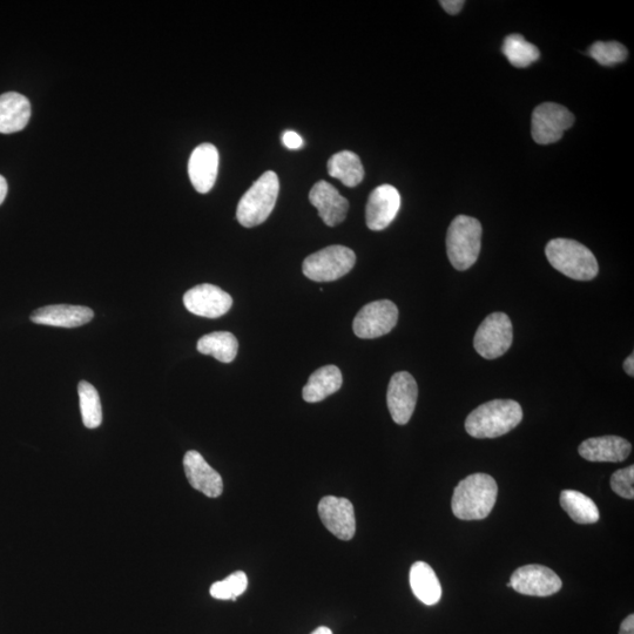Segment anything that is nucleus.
Wrapping results in <instances>:
<instances>
[{
  "instance_id": "obj_1",
  "label": "nucleus",
  "mask_w": 634,
  "mask_h": 634,
  "mask_svg": "<svg viewBox=\"0 0 634 634\" xmlns=\"http://www.w3.org/2000/svg\"><path fill=\"white\" fill-rule=\"evenodd\" d=\"M498 495L497 483L487 474H474L457 485L451 508L462 521H481L494 509Z\"/></svg>"
},
{
  "instance_id": "obj_2",
  "label": "nucleus",
  "mask_w": 634,
  "mask_h": 634,
  "mask_svg": "<svg viewBox=\"0 0 634 634\" xmlns=\"http://www.w3.org/2000/svg\"><path fill=\"white\" fill-rule=\"evenodd\" d=\"M523 420L521 404L494 400L476 408L465 421V430L475 438H497L510 433Z\"/></svg>"
},
{
  "instance_id": "obj_3",
  "label": "nucleus",
  "mask_w": 634,
  "mask_h": 634,
  "mask_svg": "<svg viewBox=\"0 0 634 634\" xmlns=\"http://www.w3.org/2000/svg\"><path fill=\"white\" fill-rule=\"evenodd\" d=\"M545 254L551 266L570 279L591 281L598 275L599 266L596 256L578 241L551 240L545 248Z\"/></svg>"
},
{
  "instance_id": "obj_4",
  "label": "nucleus",
  "mask_w": 634,
  "mask_h": 634,
  "mask_svg": "<svg viewBox=\"0 0 634 634\" xmlns=\"http://www.w3.org/2000/svg\"><path fill=\"white\" fill-rule=\"evenodd\" d=\"M279 192L278 175L271 171L263 173L239 202L236 218L240 225L252 228L263 224L272 214Z\"/></svg>"
},
{
  "instance_id": "obj_5",
  "label": "nucleus",
  "mask_w": 634,
  "mask_h": 634,
  "mask_svg": "<svg viewBox=\"0 0 634 634\" xmlns=\"http://www.w3.org/2000/svg\"><path fill=\"white\" fill-rule=\"evenodd\" d=\"M482 225L475 218L458 215L451 222L447 235V252L457 271H467L475 265L481 253Z\"/></svg>"
},
{
  "instance_id": "obj_6",
  "label": "nucleus",
  "mask_w": 634,
  "mask_h": 634,
  "mask_svg": "<svg viewBox=\"0 0 634 634\" xmlns=\"http://www.w3.org/2000/svg\"><path fill=\"white\" fill-rule=\"evenodd\" d=\"M356 255L345 246H330L309 255L303 261L302 271L315 282H332L342 278L354 268Z\"/></svg>"
},
{
  "instance_id": "obj_7",
  "label": "nucleus",
  "mask_w": 634,
  "mask_h": 634,
  "mask_svg": "<svg viewBox=\"0 0 634 634\" xmlns=\"http://www.w3.org/2000/svg\"><path fill=\"white\" fill-rule=\"evenodd\" d=\"M514 340V329L509 316L494 313L487 316L478 327L474 346L484 359L495 360L508 352Z\"/></svg>"
},
{
  "instance_id": "obj_8",
  "label": "nucleus",
  "mask_w": 634,
  "mask_h": 634,
  "mask_svg": "<svg viewBox=\"0 0 634 634\" xmlns=\"http://www.w3.org/2000/svg\"><path fill=\"white\" fill-rule=\"evenodd\" d=\"M575 123V116L566 107L544 103L532 113V138L539 145L557 143Z\"/></svg>"
},
{
  "instance_id": "obj_9",
  "label": "nucleus",
  "mask_w": 634,
  "mask_h": 634,
  "mask_svg": "<svg viewBox=\"0 0 634 634\" xmlns=\"http://www.w3.org/2000/svg\"><path fill=\"white\" fill-rule=\"evenodd\" d=\"M399 321V309L394 302L380 300L368 303L355 316L354 333L360 339L372 340L387 335Z\"/></svg>"
},
{
  "instance_id": "obj_10",
  "label": "nucleus",
  "mask_w": 634,
  "mask_h": 634,
  "mask_svg": "<svg viewBox=\"0 0 634 634\" xmlns=\"http://www.w3.org/2000/svg\"><path fill=\"white\" fill-rule=\"evenodd\" d=\"M511 589L525 596L549 597L561 591L563 583L555 571L546 566L531 564L512 573Z\"/></svg>"
},
{
  "instance_id": "obj_11",
  "label": "nucleus",
  "mask_w": 634,
  "mask_h": 634,
  "mask_svg": "<svg viewBox=\"0 0 634 634\" xmlns=\"http://www.w3.org/2000/svg\"><path fill=\"white\" fill-rule=\"evenodd\" d=\"M184 305L194 315L218 319L229 312L233 306L232 296L213 285H199L184 295Z\"/></svg>"
},
{
  "instance_id": "obj_12",
  "label": "nucleus",
  "mask_w": 634,
  "mask_h": 634,
  "mask_svg": "<svg viewBox=\"0 0 634 634\" xmlns=\"http://www.w3.org/2000/svg\"><path fill=\"white\" fill-rule=\"evenodd\" d=\"M319 515L323 525L335 537L342 541H350L355 536V511L349 499L335 496L323 497L319 504Z\"/></svg>"
},
{
  "instance_id": "obj_13",
  "label": "nucleus",
  "mask_w": 634,
  "mask_h": 634,
  "mask_svg": "<svg viewBox=\"0 0 634 634\" xmlns=\"http://www.w3.org/2000/svg\"><path fill=\"white\" fill-rule=\"evenodd\" d=\"M418 397V387L413 376L407 372L396 373L391 377L387 403L395 423L404 426L413 416Z\"/></svg>"
},
{
  "instance_id": "obj_14",
  "label": "nucleus",
  "mask_w": 634,
  "mask_h": 634,
  "mask_svg": "<svg viewBox=\"0 0 634 634\" xmlns=\"http://www.w3.org/2000/svg\"><path fill=\"white\" fill-rule=\"evenodd\" d=\"M401 208V195L394 186L382 185L370 194L366 207L367 226L372 231L386 229Z\"/></svg>"
},
{
  "instance_id": "obj_15",
  "label": "nucleus",
  "mask_w": 634,
  "mask_h": 634,
  "mask_svg": "<svg viewBox=\"0 0 634 634\" xmlns=\"http://www.w3.org/2000/svg\"><path fill=\"white\" fill-rule=\"evenodd\" d=\"M219 171V152L212 144H202L193 151L188 174L193 187L201 194L212 190Z\"/></svg>"
},
{
  "instance_id": "obj_16",
  "label": "nucleus",
  "mask_w": 634,
  "mask_h": 634,
  "mask_svg": "<svg viewBox=\"0 0 634 634\" xmlns=\"http://www.w3.org/2000/svg\"><path fill=\"white\" fill-rule=\"evenodd\" d=\"M309 200L329 227L340 225L347 218L348 200L327 181H319L309 193Z\"/></svg>"
},
{
  "instance_id": "obj_17",
  "label": "nucleus",
  "mask_w": 634,
  "mask_h": 634,
  "mask_svg": "<svg viewBox=\"0 0 634 634\" xmlns=\"http://www.w3.org/2000/svg\"><path fill=\"white\" fill-rule=\"evenodd\" d=\"M184 468L187 480L195 490L209 498H217L224 492V482L219 472L198 451H188L184 457Z\"/></svg>"
},
{
  "instance_id": "obj_18",
  "label": "nucleus",
  "mask_w": 634,
  "mask_h": 634,
  "mask_svg": "<svg viewBox=\"0 0 634 634\" xmlns=\"http://www.w3.org/2000/svg\"><path fill=\"white\" fill-rule=\"evenodd\" d=\"M632 445L623 437H593L579 445V455L590 462L618 463L630 456Z\"/></svg>"
},
{
  "instance_id": "obj_19",
  "label": "nucleus",
  "mask_w": 634,
  "mask_h": 634,
  "mask_svg": "<svg viewBox=\"0 0 634 634\" xmlns=\"http://www.w3.org/2000/svg\"><path fill=\"white\" fill-rule=\"evenodd\" d=\"M93 316V310L84 306L53 305L37 309L31 321L42 326L77 328L92 321Z\"/></svg>"
},
{
  "instance_id": "obj_20",
  "label": "nucleus",
  "mask_w": 634,
  "mask_h": 634,
  "mask_svg": "<svg viewBox=\"0 0 634 634\" xmlns=\"http://www.w3.org/2000/svg\"><path fill=\"white\" fill-rule=\"evenodd\" d=\"M31 104L23 94L8 92L0 96V133L23 131L31 118Z\"/></svg>"
},
{
  "instance_id": "obj_21",
  "label": "nucleus",
  "mask_w": 634,
  "mask_h": 634,
  "mask_svg": "<svg viewBox=\"0 0 634 634\" xmlns=\"http://www.w3.org/2000/svg\"><path fill=\"white\" fill-rule=\"evenodd\" d=\"M342 373L336 366H326L317 369L309 377L308 383L303 388V400L308 403H317L327 399L342 387Z\"/></svg>"
},
{
  "instance_id": "obj_22",
  "label": "nucleus",
  "mask_w": 634,
  "mask_h": 634,
  "mask_svg": "<svg viewBox=\"0 0 634 634\" xmlns=\"http://www.w3.org/2000/svg\"><path fill=\"white\" fill-rule=\"evenodd\" d=\"M410 586L423 604L436 605L442 597V586L435 571L424 562H416L410 569Z\"/></svg>"
},
{
  "instance_id": "obj_23",
  "label": "nucleus",
  "mask_w": 634,
  "mask_h": 634,
  "mask_svg": "<svg viewBox=\"0 0 634 634\" xmlns=\"http://www.w3.org/2000/svg\"><path fill=\"white\" fill-rule=\"evenodd\" d=\"M330 177L339 179L347 187L360 185L364 178V168L359 155L342 151L333 155L328 161Z\"/></svg>"
},
{
  "instance_id": "obj_24",
  "label": "nucleus",
  "mask_w": 634,
  "mask_h": 634,
  "mask_svg": "<svg viewBox=\"0 0 634 634\" xmlns=\"http://www.w3.org/2000/svg\"><path fill=\"white\" fill-rule=\"evenodd\" d=\"M563 510L573 522L578 524H595L599 521V510L595 502L582 492L564 490L561 494Z\"/></svg>"
},
{
  "instance_id": "obj_25",
  "label": "nucleus",
  "mask_w": 634,
  "mask_h": 634,
  "mask_svg": "<svg viewBox=\"0 0 634 634\" xmlns=\"http://www.w3.org/2000/svg\"><path fill=\"white\" fill-rule=\"evenodd\" d=\"M197 348L202 355L213 356L222 363H231L238 354L239 342L232 333L217 332L202 336Z\"/></svg>"
},
{
  "instance_id": "obj_26",
  "label": "nucleus",
  "mask_w": 634,
  "mask_h": 634,
  "mask_svg": "<svg viewBox=\"0 0 634 634\" xmlns=\"http://www.w3.org/2000/svg\"><path fill=\"white\" fill-rule=\"evenodd\" d=\"M502 52L508 58L510 64L518 67V69H525V67L534 64L541 56L538 47L529 43L518 33L505 38Z\"/></svg>"
},
{
  "instance_id": "obj_27",
  "label": "nucleus",
  "mask_w": 634,
  "mask_h": 634,
  "mask_svg": "<svg viewBox=\"0 0 634 634\" xmlns=\"http://www.w3.org/2000/svg\"><path fill=\"white\" fill-rule=\"evenodd\" d=\"M78 394L84 426L89 429L100 427L103 422V409L97 389L89 382L82 381L78 384Z\"/></svg>"
},
{
  "instance_id": "obj_28",
  "label": "nucleus",
  "mask_w": 634,
  "mask_h": 634,
  "mask_svg": "<svg viewBox=\"0 0 634 634\" xmlns=\"http://www.w3.org/2000/svg\"><path fill=\"white\" fill-rule=\"evenodd\" d=\"M248 586V578L245 572L238 571L220 582L211 586V596L220 600H236L244 595Z\"/></svg>"
},
{
  "instance_id": "obj_29",
  "label": "nucleus",
  "mask_w": 634,
  "mask_h": 634,
  "mask_svg": "<svg viewBox=\"0 0 634 634\" xmlns=\"http://www.w3.org/2000/svg\"><path fill=\"white\" fill-rule=\"evenodd\" d=\"M589 55L603 66H615L625 62L629 52L618 42H597L589 49Z\"/></svg>"
},
{
  "instance_id": "obj_30",
  "label": "nucleus",
  "mask_w": 634,
  "mask_h": 634,
  "mask_svg": "<svg viewBox=\"0 0 634 634\" xmlns=\"http://www.w3.org/2000/svg\"><path fill=\"white\" fill-rule=\"evenodd\" d=\"M634 467L618 470L611 477V488L625 499L634 498Z\"/></svg>"
},
{
  "instance_id": "obj_31",
  "label": "nucleus",
  "mask_w": 634,
  "mask_h": 634,
  "mask_svg": "<svg viewBox=\"0 0 634 634\" xmlns=\"http://www.w3.org/2000/svg\"><path fill=\"white\" fill-rule=\"evenodd\" d=\"M282 143L289 148V150H299V148L303 145V140L298 133L294 131H287L283 133Z\"/></svg>"
},
{
  "instance_id": "obj_32",
  "label": "nucleus",
  "mask_w": 634,
  "mask_h": 634,
  "mask_svg": "<svg viewBox=\"0 0 634 634\" xmlns=\"http://www.w3.org/2000/svg\"><path fill=\"white\" fill-rule=\"evenodd\" d=\"M440 4L449 15H457L463 9L465 2L463 0H443Z\"/></svg>"
},
{
  "instance_id": "obj_33",
  "label": "nucleus",
  "mask_w": 634,
  "mask_h": 634,
  "mask_svg": "<svg viewBox=\"0 0 634 634\" xmlns=\"http://www.w3.org/2000/svg\"><path fill=\"white\" fill-rule=\"evenodd\" d=\"M619 634H634V615L627 616L620 625Z\"/></svg>"
},
{
  "instance_id": "obj_34",
  "label": "nucleus",
  "mask_w": 634,
  "mask_h": 634,
  "mask_svg": "<svg viewBox=\"0 0 634 634\" xmlns=\"http://www.w3.org/2000/svg\"><path fill=\"white\" fill-rule=\"evenodd\" d=\"M6 195H8V182L3 175H0V205L3 204Z\"/></svg>"
},
{
  "instance_id": "obj_35",
  "label": "nucleus",
  "mask_w": 634,
  "mask_h": 634,
  "mask_svg": "<svg viewBox=\"0 0 634 634\" xmlns=\"http://www.w3.org/2000/svg\"><path fill=\"white\" fill-rule=\"evenodd\" d=\"M624 370L627 375L634 376V355L631 354L624 362Z\"/></svg>"
},
{
  "instance_id": "obj_36",
  "label": "nucleus",
  "mask_w": 634,
  "mask_h": 634,
  "mask_svg": "<svg viewBox=\"0 0 634 634\" xmlns=\"http://www.w3.org/2000/svg\"><path fill=\"white\" fill-rule=\"evenodd\" d=\"M310 634H333L332 630L328 629L326 626L317 627L315 631Z\"/></svg>"
}]
</instances>
